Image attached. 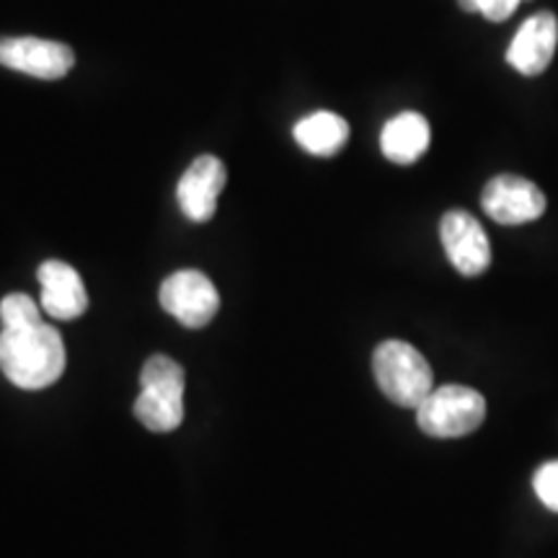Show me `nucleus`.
Instances as JSON below:
<instances>
[{
	"label": "nucleus",
	"instance_id": "obj_11",
	"mask_svg": "<svg viewBox=\"0 0 558 558\" xmlns=\"http://www.w3.org/2000/svg\"><path fill=\"white\" fill-rule=\"evenodd\" d=\"M41 284V308L54 320L81 318L88 308V292L78 271L70 264L50 259L37 271Z\"/></svg>",
	"mask_w": 558,
	"mask_h": 558
},
{
	"label": "nucleus",
	"instance_id": "obj_8",
	"mask_svg": "<svg viewBox=\"0 0 558 558\" xmlns=\"http://www.w3.org/2000/svg\"><path fill=\"white\" fill-rule=\"evenodd\" d=\"M0 65L41 81H58L75 65V54L68 45L37 37L0 39Z\"/></svg>",
	"mask_w": 558,
	"mask_h": 558
},
{
	"label": "nucleus",
	"instance_id": "obj_13",
	"mask_svg": "<svg viewBox=\"0 0 558 558\" xmlns=\"http://www.w3.org/2000/svg\"><path fill=\"white\" fill-rule=\"evenodd\" d=\"M292 135L300 148L308 150L311 156L329 158L347 145L349 124L344 117L333 114V111H313L295 124Z\"/></svg>",
	"mask_w": 558,
	"mask_h": 558
},
{
	"label": "nucleus",
	"instance_id": "obj_3",
	"mask_svg": "<svg viewBox=\"0 0 558 558\" xmlns=\"http://www.w3.org/2000/svg\"><path fill=\"white\" fill-rule=\"evenodd\" d=\"M373 373L388 401L403 409H418L435 390L429 362L407 341H383L373 354Z\"/></svg>",
	"mask_w": 558,
	"mask_h": 558
},
{
	"label": "nucleus",
	"instance_id": "obj_14",
	"mask_svg": "<svg viewBox=\"0 0 558 558\" xmlns=\"http://www.w3.org/2000/svg\"><path fill=\"white\" fill-rule=\"evenodd\" d=\"M0 320L3 329H26V326L39 324V308L37 303L24 292H11L0 300Z\"/></svg>",
	"mask_w": 558,
	"mask_h": 558
},
{
	"label": "nucleus",
	"instance_id": "obj_15",
	"mask_svg": "<svg viewBox=\"0 0 558 558\" xmlns=\"http://www.w3.org/2000/svg\"><path fill=\"white\" fill-rule=\"evenodd\" d=\"M465 13H481L486 21H507L520 9L522 0H458Z\"/></svg>",
	"mask_w": 558,
	"mask_h": 558
},
{
	"label": "nucleus",
	"instance_id": "obj_6",
	"mask_svg": "<svg viewBox=\"0 0 558 558\" xmlns=\"http://www.w3.org/2000/svg\"><path fill=\"white\" fill-rule=\"evenodd\" d=\"M481 207L499 226H525L546 213V194L525 177L501 173L484 186Z\"/></svg>",
	"mask_w": 558,
	"mask_h": 558
},
{
	"label": "nucleus",
	"instance_id": "obj_9",
	"mask_svg": "<svg viewBox=\"0 0 558 558\" xmlns=\"http://www.w3.org/2000/svg\"><path fill=\"white\" fill-rule=\"evenodd\" d=\"M226 163L215 156H199L177 184L181 213L192 222H207L218 209V197L226 190Z\"/></svg>",
	"mask_w": 558,
	"mask_h": 558
},
{
	"label": "nucleus",
	"instance_id": "obj_5",
	"mask_svg": "<svg viewBox=\"0 0 558 558\" xmlns=\"http://www.w3.org/2000/svg\"><path fill=\"white\" fill-rule=\"evenodd\" d=\"M160 305L186 329H202L218 316L220 295L205 271L179 269L160 284Z\"/></svg>",
	"mask_w": 558,
	"mask_h": 558
},
{
	"label": "nucleus",
	"instance_id": "obj_7",
	"mask_svg": "<svg viewBox=\"0 0 558 558\" xmlns=\"http://www.w3.org/2000/svg\"><path fill=\"white\" fill-rule=\"evenodd\" d=\"M439 241L452 267L463 277L484 275L492 264V246L486 230L465 209H450L439 222Z\"/></svg>",
	"mask_w": 558,
	"mask_h": 558
},
{
	"label": "nucleus",
	"instance_id": "obj_12",
	"mask_svg": "<svg viewBox=\"0 0 558 558\" xmlns=\"http://www.w3.org/2000/svg\"><path fill=\"white\" fill-rule=\"evenodd\" d=\"M429 122L418 111H401L380 132L383 156L399 166H411L429 148Z\"/></svg>",
	"mask_w": 558,
	"mask_h": 558
},
{
	"label": "nucleus",
	"instance_id": "obj_10",
	"mask_svg": "<svg viewBox=\"0 0 558 558\" xmlns=\"http://www.w3.org/2000/svg\"><path fill=\"white\" fill-rule=\"evenodd\" d=\"M558 47V19L550 11H541L530 16L520 32L514 34L507 50V62L520 75H541L550 65Z\"/></svg>",
	"mask_w": 558,
	"mask_h": 558
},
{
	"label": "nucleus",
	"instance_id": "obj_2",
	"mask_svg": "<svg viewBox=\"0 0 558 558\" xmlns=\"http://www.w3.org/2000/svg\"><path fill=\"white\" fill-rule=\"evenodd\" d=\"M135 416L145 429L173 432L184 422V369L166 354H153L140 373Z\"/></svg>",
	"mask_w": 558,
	"mask_h": 558
},
{
	"label": "nucleus",
	"instance_id": "obj_4",
	"mask_svg": "<svg viewBox=\"0 0 558 558\" xmlns=\"http://www.w3.org/2000/svg\"><path fill=\"white\" fill-rule=\"evenodd\" d=\"M486 418V401L465 386L435 388L416 409V424L424 435L452 439L476 432Z\"/></svg>",
	"mask_w": 558,
	"mask_h": 558
},
{
	"label": "nucleus",
	"instance_id": "obj_1",
	"mask_svg": "<svg viewBox=\"0 0 558 558\" xmlns=\"http://www.w3.org/2000/svg\"><path fill=\"white\" fill-rule=\"evenodd\" d=\"M0 369L16 388L41 390L65 373V344L54 326L34 324L0 331Z\"/></svg>",
	"mask_w": 558,
	"mask_h": 558
},
{
	"label": "nucleus",
	"instance_id": "obj_16",
	"mask_svg": "<svg viewBox=\"0 0 558 558\" xmlns=\"http://www.w3.org/2000/svg\"><path fill=\"white\" fill-rule=\"evenodd\" d=\"M533 486L543 505H546L550 512H558V460L546 463L538 473H535Z\"/></svg>",
	"mask_w": 558,
	"mask_h": 558
}]
</instances>
